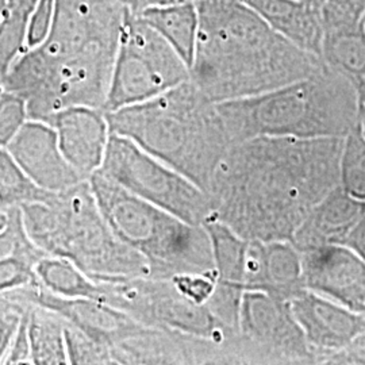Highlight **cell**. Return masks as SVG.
I'll return each instance as SVG.
<instances>
[{
  "mask_svg": "<svg viewBox=\"0 0 365 365\" xmlns=\"http://www.w3.org/2000/svg\"><path fill=\"white\" fill-rule=\"evenodd\" d=\"M344 140L260 135L233 145L207 188L210 220L248 241H291L339 187Z\"/></svg>",
  "mask_w": 365,
  "mask_h": 365,
  "instance_id": "1",
  "label": "cell"
},
{
  "mask_svg": "<svg viewBox=\"0 0 365 365\" xmlns=\"http://www.w3.org/2000/svg\"><path fill=\"white\" fill-rule=\"evenodd\" d=\"M128 6L125 0H56L46 37L3 78L29 119L48 122L68 107L105 110Z\"/></svg>",
  "mask_w": 365,
  "mask_h": 365,
  "instance_id": "2",
  "label": "cell"
},
{
  "mask_svg": "<svg viewBox=\"0 0 365 365\" xmlns=\"http://www.w3.org/2000/svg\"><path fill=\"white\" fill-rule=\"evenodd\" d=\"M196 6L199 33L190 75L214 103L274 91L322 66L242 0H199Z\"/></svg>",
  "mask_w": 365,
  "mask_h": 365,
  "instance_id": "3",
  "label": "cell"
},
{
  "mask_svg": "<svg viewBox=\"0 0 365 365\" xmlns=\"http://www.w3.org/2000/svg\"><path fill=\"white\" fill-rule=\"evenodd\" d=\"M106 115L111 133L129 138L206 194L232 148L218 106L191 78L153 99Z\"/></svg>",
  "mask_w": 365,
  "mask_h": 365,
  "instance_id": "4",
  "label": "cell"
},
{
  "mask_svg": "<svg viewBox=\"0 0 365 365\" xmlns=\"http://www.w3.org/2000/svg\"><path fill=\"white\" fill-rule=\"evenodd\" d=\"M232 146L260 135L345 138L357 122L356 83L324 61L274 91L217 103Z\"/></svg>",
  "mask_w": 365,
  "mask_h": 365,
  "instance_id": "5",
  "label": "cell"
},
{
  "mask_svg": "<svg viewBox=\"0 0 365 365\" xmlns=\"http://www.w3.org/2000/svg\"><path fill=\"white\" fill-rule=\"evenodd\" d=\"M29 238L46 256L73 262L93 280L149 276L144 257L111 229L90 180L21 209Z\"/></svg>",
  "mask_w": 365,
  "mask_h": 365,
  "instance_id": "6",
  "label": "cell"
},
{
  "mask_svg": "<svg viewBox=\"0 0 365 365\" xmlns=\"http://www.w3.org/2000/svg\"><path fill=\"white\" fill-rule=\"evenodd\" d=\"M93 195L115 235L144 257L155 279L215 272L212 247L205 226L133 195L101 172L90 178Z\"/></svg>",
  "mask_w": 365,
  "mask_h": 365,
  "instance_id": "7",
  "label": "cell"
},
{
  "mask_svg": "<svg viewBox=\"0 0 365 365\" xmlns=\"http://www.w3.org/2000/svg\"><path fill=\"white\" fill-rule=\"evenodd\" d=\"M190 78V68L180 54L128 9L106 113L153 99Z\"/></svg>",
  "mask_w": 365,
  "mask_h": 365,
  "instance_id": "8",
  "label": "cell"
},
{
  "mask_svg": "<svg viewBox=\"0 0 365 365\" xmlns=\"http://www.w3.org/2000/svg\"><path fill=\"white\" fill-rule=\"evenodd\" d=\"M98 172L182 221L205 226L211 218L206 191L123 135L110 134L105 161Z\"/></svg>",
  "mask_w": 365,
  "mask_h": 365,
  "instance_id": "9",
  "label": "cell"
},
{
  "mask_svg": "<svg viewBox=\"0 0 365 365\" xmlns=\"http://www.w3.org/2000/svg\"><path fill=\"white\" fill-rule=\"evenodd\" d=\"M99 284L101 302L129 314L144 327L176 330L215 341H227L238 334L223 327L207 304L184 295L170 279L143 276L99 282Z\"/></svg>",
  "mask_w": 365,
  "mask_h": 365,
  "instance_id": "10",
  "label": "cell"
},
{
  "mask_svg": "<svg viewBox=\"0 0 365 365\" xmlns=\"http://www.w3.org/2000/svg\"><path fill=\"white\" fill-rule=\"evenodd\" d=\"M238 333L259 353L261 364H315V356L287 300L245 291Z\"/></svg>",
  "mask_w": 365,
  "mask_h": 365,
  "instance_id": "11",
  "label": "cell"
},
{
  "mask_svg": "<svg viewBox=\"0 0 365 365\" xmlns=\"http://www.w3.org/2000/svg\"><path fill=\"white\" fill-rule=\"evenodd\" d=\"M289 304L315 356V364H327L330 356L349 346L365 331L364 315L307 288L289 300Z\"/></svg>",
  "mask_w": 365,
  "mask_h": 365,
  "instance_id": "12",
  "label": "cell"
},
{
  "mask_svg": "<svg viewBox=\"0 0 365 365\" xmlns=\"http://www.w3.org/2000/svg\"><path fill=\"white\" fill-rule=\"evenodd\" d=\"M304 287L365 317V261L344 245L302 252Z\"/></svg>",
  "mask_w": 365,
  "mask_h": 365,
  "instance_id": "13",
  "label": "cell"
},
{
  "mask_svg": "<svg viewBox=\"0 0 365 365\" xmlns=\"http://www.w3.org/2000/svg\"><path fill=\"white\" fill-rule=\"evenodd\" d=\"M7 150L29 178L46 191L61 192L88 180L68 163L48 122L29 119Z\"/></svg>",
  "mask_w": 365,
  "mask_h": 365,
  "instance_id": "14",
  "label": "cell"
},
{
  "mask_svg": "<svg viewBox=\"0 0 365 365\" xmlns=\"http://www.w3.org/2000/svg\"><path fill=\"white\" fill-rule=\"evenodd\" d=\"M209 232L217 274L215 289L207 307L212 315L232 331H238L241 300L245 292V256L248 240L235 235L217 220H209Z\"/></svg>",
  "mask_w": 365,
  "mask_h": 365,
  "instance_id": "15",
  "label": "cell"
},
{
  "mask_svg": "<svg viewBox=\"0 0 365 365\" xmlns=\"http://www.w3.org/2000/svg\"><path fill=\"white\" fill-rule=\"evenodd\" d=\"M68 163L88 179L101 170L110 140L105 110L76 106L60 110L48 119Z\"/></svg>",
  "mask_w": 365,
  "mask_h": 365,
  "instance_id": "16",
  "label": "cell"
},
{
  "mask_svg": "<svg viewBox=\"0 0 365 365\" xmlns=\"http://www.w3.org/2000/svg\"><path fill=\"white\" fill-rule=\"evenodd\" d=\"M303 289L302 252L291 241H248L245 291H260L289 302Z\"/></svg>",
  "mask_w": 365,
  "mask_h": 365,
  "instance_id": "17",
  "label": "cell"
},
{
  "mask_svg": "<svg viewBox=\"0 0 365 365\" xmlns=\"http://www.w3.org/2000/svg\"><path fill=\"white\" fill-rule=\"evenodd\" d=\"M364 210V200L353 197L339 185L310 210L291 242L300 252L341 245Z\"/></svg>",
  "mask_w": 365,
  "mask_h": 365,
  "instance_id": "18",
  "label": "cell"
},
{
  "mask_svg": "<svg viewBox=\"0 0 365 365\" xmlns=\"http://www.w3.org/2000/svg\"><path fill=\"white\" fill-rule=\"evenodd\" d=\"M253 11L300 49L319 57L324 22L322 6L304 0H242ZM321 58V57H319Z\"/></svg>",
  "mask_w": 365,
  "mask_h": 365,
  "instance_id": "19",
  "label": "cell"
},
{
  "mask_svg": "<svg viewBox=\"0 0 365 365\" xmlns=\"http://www.w3.org/2000/svg\"><path fill=\"white\" fill-rule=\"evenodd\" d=\"M137 15L155 29L191 68L199 33V11L195 1L155 7Z\"/></svg>",
  "mask_w": 365,
  "mask_h": 365,
  "instance_id": "20",
  "label": "cell"
},
{
  "mask_svg": "<svg viewBox=\"0 0 365 365\" xmlns=\"http://www.w3.org/2000/svg\"><path fill=\"white\" fill-rule=\"evenodd\" d=\"M319 57L327 66L354 83L365 80V27L363 22L324 30Z\"/></svg>",
  "mask_w": 365,
  "mask_h": 365,
  "instance_id": "21",
  "label": "cell"
},
{
  "mask_svg": "<svg viewBox=\"0 0 365 365\" xmlns=\"http://www.w3.org/2000/svg\"><path fill=\"white\" fill-rule=\"evenodd\" d=\"M27 329L33 365L69 364L66 352V324L51 310L27 306Z\"/></svg>",
  "mask_w": 365,
  "mask_h": 365,
  "instance_id": "22",
  "label": "cell"
},
{
  "mask_svg": "<svg viewBox=\"0 0 365 365\" xmlns=\"http://www.w3.org/2000/svg\"><path fill=\"white\" fill-rule=\"evenodd\" d=\"M41 286L64 298H84L101 302V284L84 274L73 262L61 257L43 256L36 265Z\"/></svg>",
  "mask_w": 365,
  "mask_h": 365,
  "instance_id": "23",
  "label": "cell"
},
{
  "mask_svg": "<svg viewBox=\"0 0 365 365\" xmlns=\"http://www.w3.org/2000/svg\"><path fill=\"white\" fill-rule=\"evenodd\" d=\"M39 0H6L0 22V78L7 75L14 63L26 51L27 36Z\"/></svg>",
  "mask_w": 365,
  "mask_h": 365,
  "instance_id": "24",
  "label": "cell"
},
{
  "mask_svg": "<svg viewBox=\"0 0 365 365\" xmlns=\"http://www.w3.org/2000/svg\"><path fill=\"white\" fill-rule=\"evenodd\" d=\"M52 194L29 178L7 148H0V209H22L48 200Z\"/></svg>",
  "mask_w": 365,
  "mask_h": 365,
  "instance_id": "25",
  "label": "cell"
},
{
  "mask_svg": "<svg viewBox=\"0 0 365 365\" xmlns=\"http://www.w3.org/2000/svg\"><path fill=\"white\" fill-rule=\"evenodd\" d=\"M46 256L27 237L10 256L0 260V295L27 287L37 282L36 265Z\"/></svg>",
  "mask_w": 365,
  "mask_h": 365,
  "instance_id": "26",
  "label": "cell"
},
{
  "mask_svg": "<svg viewBox=\"0 0 365 365\" xmlns=\"http://www.w3.org/2000/svg\"><path fill=\"white\" fill-rule=\"evenodd\" d=\"M339 185L365 202V138L356 128L344 140Z\"/></svg>",
  "mask_w": 365,
  "mask_h": 365,
  "instance_id": "27",
  "label": "cell"
},
{
  "mask_svg": "<svg viewBox=\"0 0 365 365\" xmlns=\"http://www.w3.org/2000/svg\"><path fill=\"white\" fill-rule=\"evenodd\" d=\"M66 324V352L69 364H111V356L108 349L96 344L69 324Z\"/></svg>",
  "mask_w": 365,
  "mask_h": 365,
  "instance_id": "28",
  "label": "cell"
},
{
  "mask_svg": "<svg viewBox=\"0 0 365 365\" xmlns=\"http://www.w3.org/2000/svg\"><path fill=\"white\" fill-rule=\"evenodd\" d=\"M27 120L26 101L3 88L0 91V148H7Z\"/></svg>",
  "mask_w": 365,
  "mask_h": 365,
  "instance_id": "29",
  "label": "cell"
},
{
  "mask_svg": "<svg viewBox=\"0 0 365 365\" xmlns=\"http://www.w3.org/2000/svg\"><path fill=\"white\" fill-rule=\"evenodd\" d=\"M364 14L365 0H324V30L360 24Z\"/></svg>",
  "mask_w": 365,
  "mask_h": 365,
  "instance_id": "30",
  "label": "cell"
},
{
  "mask_svg": "<svg viewBox=\"0 0 365 365\" xmlns=\"http://www.w3.org/2000/svg\"><path fill=\"white\" fill-rule=\"evenodd\" d=\"M26 309V303L0 295V364Z\"/></svg>",
  "mask_w": 365,
  "mask_h": 365,
  "instance_id": "31",
  "label": "cell"
},
{
  "mask_svg": "<svg viewBox=\"0 0 365 365\" xmlns=\"http://www.w3.org/2000/svg\"><path fill=\"white\" fill-rule=\"evenodd\" d=\"M184 295L200 304H207L217 283V274H179L170 279Z\"/></svg>",
  "mask_w": 365,
  "mask_h": 365,
  "instance_id": "32",
  "label": "cell"
},
{
  "mask_svg": "<svg viewBox=\"0 0 365 365\" xmlns=\"http://www.w3.org/2000/svg\"><path fill=\"white\" fill-rule=\"evenodd\" d=\"M4 212L7 222L0 230V260L14 253L29 237L22 221L21 209H10Z\"/></svg>",
  "mask_w": 365,
  "mask_h": 365,
  "instance_id": "33",
  "label": "cell"
},
{
  "mask_svg": "<svg viewBox=\"0 0 365 365\" xmlns=\"http://www.w3.org/2000/svg\"><path fill=\"white\" fill-rule=\"evenodd\" d=\"M1 364H31L30 339H29V329H27V309L18 325V329L14 334Z\"/></svg>",
  "mask_w": 365,
  "mask_h": 365,
  "instance_id": "34",
  "label": "cell"
},
{
  "mask_svg": "<svg viewBox=\"0 0 365 365\" xmlns=\"http://www.w3.org/2000/svg\"><path fill=\"white\" fill-rule=\"evenodd\" d=\"M56 0H39L38 7L34 13L30 25V34L36 38H42L52 22L53 10Z\"/></svg>",
  "mask_w": 365,
  "mask_h": 365,
  "instance_id": "35",
  "label": "cell"
},
{
  "mask_svg": "<svg viewBox=\"0 0 365 365\" xmlns=\"http://www.w3.org/2000/svg\"><path fill=\"white\" fill-rule=\"evenodd\" d=\"M341 245L352 249L356 255L365 261V210Z\"/></svg>",
  "mask_w": 365,
  "mask_h": 365,
  "instance_id": "36",
  "label": "cell"
},
{
  "mask_svg": "<svg viewBox=\"0 0 365 365\" xmlns=\"http://www.w3.org/2000/svg\"><path fill=\"white\" fill-rule=\"evenodd\" d=\"M180 1H190V0H125L128 9L133 14L144 13L145 10H149V9L163 7V6L175 4Z\"/></svg>",
  "mask_w": 365,
  "mask_h": 365,
  "instance_id": "37",
  "label": "cell"
},
{
  "mask_svg": "<svg viewBox=\"0 0 365 365\" xmlns=\"http://www.w3.org/2000/svg\"><path fill=\"white\" fill-rule=\"evenodd\" d=\"M357 88V122L356 129L365 138V80L356 83Z\"/></svg>",
  "mask_w": 365,
  "mask_h": 365,
  "instance_id": "38",
  "label": "cell"
},
{
  "mask_svg": "<svg viewBox=\"0 0 365 365\" xmlns=\"http://www.w3.org/2000/svg\"><path fill=\"white\" fill-rule=\"evenodd\" d=\"M6 222H7V217H6V212H4V211H0V230H1L3 227H4Z\"/></svg>",
  "mask_w": 365,
  "mask_h": 365,
  "instance_id": "39",
  "label": "cell"
},
{
  "mask_svg": "<svg viewBox=\"0 0 365 365\" xmlns=\"http://www.w3.org/2000/svg\"><path fill=\"white\" fill-rule=\"evenodd\" d=\"M4 9H6V0H0V22H1V19H3Z\"/></svg>",
  "mask_w": 365,
  "mask_h": 365,
  "instance_id": "40",
  "label": "cell"
},
{
  "mask_svg": "<svg viewBox=\"0 0 365 365\" xmlns=\"http://www.w3.org/2000/svg\"><path fill=\"white\" fill-rule=\"evenodd\" d=\"M304 1H309V3H313V4H319V6L324 4V0H304Z\"/></svg>",
  "mask_w": 365,
  "mask_h": 365,
  "instance_id": "41",
  "label": "cell"
},
{
  "mask_svg": "<svg viewBox=\"0 0 365 365\" xmlns=\"http://www.w3.org/2000/svg\"><path fill=\"white\" fill-rule=\"evenodd\" d=\"M3 88H4V87H3V80H1V78H0V91H1Z\"/></svg>",
  "mask_w": 365,
  "mask_h": 365,
  "instance_id": "42",
  "label": "cell"
},
{
  "mask_svg": "<svg viewBox=\"0 0 365 365\" xmlns=\"http://www.w3.org/2000/svg\"><path fill=\"white\" fill-rule=\"evenodd\" d=\"M363 25H364V27H365V14H364V16H363Z\"/></svg>",
  "mask_w": 365,
  "mask_h": 365,
  "instance_id": "43",
  "label": "cell"
},
{
  "mask_svg": "<svg viewBox=\"0 0 365 365\" xmlns=\"http://www.w3.org/2000/svg\"><path fill=\"white\" fill-rule=\"evenodd\" d=\"M190 1H195L196 3V1H199V0H190Z\"/></svg>",
  "mask_w": 365,
  "mask_h": 365,
  "instance_id": "44",
  "label": "cell"
},
{
  "mask_svg": "<svg viewBox=\"0 0 365 365\" xmlns=\"http://www.w3.org/2000/svg\"><path fill=\"white\" fill-rule=\"evenodd\" d=\"M0 211H3V210L0 209Z\"/></svg>",
  "mask_w": 365,
  "mask_h": 365,
  "instance_id": "45",
  "label": "cell"
}]
</instances>
